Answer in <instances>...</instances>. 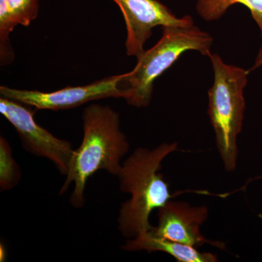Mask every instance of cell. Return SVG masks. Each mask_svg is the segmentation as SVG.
Here are the masks:
<instances>
[{
  "instance_id": "obj_1",
  "label": "cell",
  "mask_w": 262,
  "mask_h": 262,
  "mask_svg": "<svg viewBox=\"0 0 262 262\" xmlns=\"http://www.w3.org/2000/svg\"><path fill=\"white\" fill-rule=\"evenodd\" d=\"M83 137L74 151L70 169L60 194L74 184L70 203L75 208L84 204L88 180L100 170L118 175L122 160L129 150L127 137L120 129V115L110 106L92 103L82 113Z\"/></svg>"
},
{
  "instance_id": "obj_2",
  "label": "cell",
  "mask_w": 262,
  "mask_h": 262,
  "mask_svg": "<svg viewBox=\"0 0 262 262\" xmlns=\"http://www.w3.org/2000/svg\"><path fill=\"white\" fill-rule=\"evenodd\" d=\"M178 148L177 143H163L155 149L138 148L122 163L117 176L120 190L130 194L119 213L118 229L123 237L134 239L152 228L150 215L173 198L160 173L163 160Z\"/></svg>"
},
{
  "instance_id": "obj_3",
  "label": "cell",
  "mask_w": 262,
  "mask_h": 262,
  "mask_svg": "<svg viewBox=\"0 0 262 262\" xmlns=\"http://www.w3.org/2000/svg\"><path fill=\"white\" fill-rule=\"evenodd\" d=\"M163 35L152 48L144 52L134 70L122 74L118 88L122 98L135 107H146L152 97L155 80L187 51L203 56L211 53L213 37L194 22L185 26L163 27Z\"/></svg>"
},
{
  "instance_id": "obj_4",
  "label": "cell",
  "mask_w": 262,
  "mask_h": 262,
  "mask_svg": "<svg viewBox=\"0 0 262 262\" xmlns=\"http://www.w3.org/2000/svg\"><path fill=\"white\" fill-rule=\"evenodd\" d=\"M213 71V82L208 90V113L215 136L217 149L227 172L237 167V137L244 125V91L248 72L228 64L217 53L208 56Z\"/></svg>"
},
{
  "instance_id": "obj_5",
  "label": "cell",
  "mask_w": 262,
  "mask_h": 262,
  "mask_svg": "<svg viewBox=\"0 0 262 262\" xmlns=\"http://www.w3.org/2000/svg\"><path fill=\"white\" fill-rule=\"evenodd\" d=\"M32 108L15 100L0 97V113L14 127L24 149L50 160L62 175H67L75 149L70 141L58 139L37 124Z\"/></svg>"
},
{
  "instance_id": "obj_6",
  "label": "cell",
  "mask_w": 262,
  "mask_h": 262,
  "mask_svg": "<svg viewBox=\"0 0 262 262\" xmlns=\"http://www.w3.org/2000/svg\"><path fill=\"white\" fill-rule=\"evenodd\" d=\"M121 75L110 76L86 85L67 87L53 91L42 92L29 90L0 87L3 97L25 103L36 110H65L75 108L91 101L106 98H122L118 88Z\"/></svg>"
},
{
  "instance_id": "obj_7",
  "label": "cell",
  "mask_w": 262,
  "mask_h": 262,
  "mask_svg": "<svg viewBox=\"0 0 262 262\" xmlns=\"http://www.w3.org/2000/svg\"><path fill=\"white\" fill-rule=\"evenodd\" d=\"M120 8L125 27L126 54L136 58L145 51L146 41L157 27H178L194 22L192 16L178 18L158 0H111Z\"/></svg>"
},
{
  "instance_id": "obj_8",
  "label": "cell",
  "mask_w": 262,
  "mask_h": 262,
  "mask_svg": "<svg viewBox=\"0 0 262 262\" xmlns=\"http://www.w3.org/2000/svg\"><path fill=\"white\" fill-rule=\"evenodd\" d=\"M206 206H191L184 202L169 201L158 209V224L150 232L155 236L173 242L199 248L205 244L225 249L220 241L206 238L201 232V227L208 217Z\"/></svg>"
},
{
  "instance_id": "obj_9",
  "label": "cell",
  "mask_w": 262,
  "mask_h": 262,
  "mask_svg": "<svg viewBox=\"0 0 262 262\" xmlns=\"http://www.w3.org/2000/svg\"><path fill=\"white\" fill-rule=\"evenodd\" d=\"M39 0H0V65L15 59L10 33L18 25L28 27L39 14Z\"/></svg>"
},
{
  "instance_id": "obj_10",
  "label": "cell",
  "mask_w": 262,
  "mask_h": 262,
  "mask_svg": "<svg viewBox=\"0 0 262 262\" xmlns=\"http://www.w3.org/2000/svg\"><path fill=\"white\" fill-rule=\"evenodd\" d=\"M126 251H144L148 253H168L179 262H215L218 257L214 253L201 252L198 248L188 245L173 242L169 239L155 236L148 231L136 238L130 239L122 247Z\"/></svg>"
},
{
  "instance_id": "obj_11",
  "label": "cell",
  "mask_w": 262,
  "mask_h": 262,
  "mask_svg": "<svg viewBox=\"0 0 262 262\" xmlns=\"http://www.w3.org/2000/svg\"><path fill=\"white\" fill-rule=\"evenodd\" d=\"M243 5L250 10L262 37V0H196L198 14L206 21L220 20L234 5Z\"/></svg>"
},
{
  "instance_id": "obj_12",
  "label": "cell",
  "mask_w": 262,
  "mask_h": 262,
  "mask_svg": "<svg viewBox=\"0 0 262 262\" xmlns=\"http://www.w3.org/2000/svg\"><path fill=\"white\" fill-rule=\"evenodd\" d=\"M21 179L20 167L12 155L8 141L0 137V189L1 191L11 190Z\"/></svg>"
},
{
  "instance_id": "obj_13",
  "label": "cell",
  "mask_w": 262,
  "mask_h": 262,
  "mask_svg": "<svg viewBox=\"0 0 262 262\" xmlns=\"http://www.w3.org/2000/svg\"><path fill=\"white\" fill-rule=\"evenodd\" d=\"M262 67V45L261 48H260L259 51L258 52L257 56H256V59H255L254 64H253L251 70H256V69Z\"/></svg>"
},
{
  "instance_id": "obj_14",
  "label": "cell",
  "mask_w": 262,
  "mask_h": 262,
  "mask_svg": "<svg viewBox=\"0 0 262 262\" xmlns=\"http://www.w3.org/2000/svg\"><path fill=\"white\" fill-rule=\"evenodd\" d=\"M6 258V251H5V248L3 246V244L0 245V261H5Z\"/></svg>"
}]
</instances>
